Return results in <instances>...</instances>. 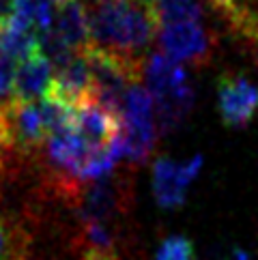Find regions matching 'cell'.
<instances>
[{
  "label": "cell",
  "mask_w": 258,
  "mask_h": 260,
  "mask_svg": "<svg viewBox=\"0 0 258 260\" xmlns=\"http://www.w3.org/2000/svg\"><path fill=\"white\" fill-rule=\"evenodd\" d=\"M30 239L22 226L0 215V260H26Z\"/></svg>",
  "instance_id": "cell-12"
},
{
  "label": "cell",
  "mask_w": 258,
  "mask_h": 260,
  "mask_svg": "<svg viewBox=\"0 0 258 260\" xmlns=\"http://www.w3.org/2000/svg\"><path fill=\"white\" fill-rule=\"evenodd\" d=\"M202 155H194L185 161L170 157H157L153 164V196L162 209H179L187 198V187L202 170Z\"/></svg>",
  "instance_id": "cell-4"
},
{
  "label": "cell",
  "mask_w": 258,
  "mask_h": 260,
  "mask_svg": "<svg viewBox=\"0 0 258 260\" xmlns=\"http://www.w3.org/2000/svg\"><path fill=\"white\" fill-rule=\"evenodd\" d=\"M142 78L146 82V88L151 90V95L155 99L170 95V92L189 84L185 67L164 52H151L149 56L144 58Z\"/></svg>",
  "instance_id": "cell-10"
},
{
  "label": "cell",
  "mask_w": 258,
  "mask_h": 260,
  "mask_svg": "<svg viewBox=\"0 0 258 260\" xmlns=\"http://www.w3.org/2000/svg\"><path fill=\"white\" fill-rule=\"evenodd\" d=\"M54 3H56V5H60V3H64V0H54Z\"/></svg>",
  "instance_id": "cell-19"
},
{
  "label": "cell",
  "mask_w": 258,
  "mask_h": 260,
  "mask_svg": "<svg viewBox=\"0 0 258 260\" xmlns=\"http://www.w3.org/2000/svg\"><path fill=\"white\" fill-rule=\"evenodd\" d=\"M243 41L247 43V50H250V54H252L254 62L258 64V30H254L252 35H247Z\"/></svg>",
  "instance_id": "cell-16"
},
{
  "label": "cell",
  "mask_w": 258,
  "mask_h": 260,
  "mask_svg": "<svg viewBox=\"0 0 258 260\" xmlns=\"http://www.w3.org/2000/svg\"><path fill=\"white\" fill-rule=\"evenodd\" d=\"M54 88V64L39 50L20 60L15 67V99L41 101Z\"/></svg>",
  "instance_id": "cell-8"
},
{
  "label": "cell",
  "mask_w": 258,
  "mask_h": 260,
  "mask_svg": "<svg viewBox=\"0 0 258 260\" xmlns=\"http://www.w3.org/2000/svg\"><path fill=\"white\" fill-rule=\"evenodd\" d=\"M76 129L90 146H108L121 132V118L97 99H86L76 106Z\"/></svg>",
  "instance_id": "cell-7"
},
{
  "label": "cell",
  "mask_w": 258,
  "mask_h": 260,
  "mask_svg": "<svg viewBox=\"0 0 258 260\" xmlns=\"http://www.w3.org/2000/svg\"><path fill=\"white\" fill-rule=\"evenodd\" d=\"M155 260H196L194 243L183 235H170L155 249Z\"/></svg>",
  "instance_id": "cell-14"
},
{
  "label": "cell",
  "mask_w": 258,
  "mask_h": 260,
  "mask_svg": "<svg viewBox=\"0 0 258 260\" xmlns=\"http://www.w3.org/2000/svg\"><path fill=\"white\" fill-rule=\"evenodd\" d=\"M194 108V86L185 84L183 88L155 99V120H157L159 134L174 132Z\"/></svg>",
  "instance_id": "cell-11"
},
{
  "label": "cell",
  "mask_w": 258,
  "mask_h": 260,
  "mask_svg": "<svg viewBox=\"0 0 258 260\" xmlns=\"http://www.w3.org/2000/svg\"><path fill=\"white\" fill-rule=\"evenodd\" d=\"M52 30L58 39L76 52L90 48V28H88V9L84 0H64L56 5Z\"/></svg>",
  "instance_id": "cell-9"
},
{
  "label": "cell",
  "mask_w": 258,
  "mask_h": 260,
  "mask_svg": "<svg viewBox=\"0 0 258 260\" xmlns=\"http://www.w3.org/2000/svg\"><path fill=\"white\" fill-rule=\"evenodd\" d=\"M54 95L69 101L71 106H80L93 97V73L86 50L76 52L73 56L54 69Z\"/></svg>",
  "instance_id": "cell-6"
},
{
  "label": "cell",
  "mask_w": 258,
  "mask_h": 260,
  "mask_svg": "<svg viewBox=\"0 0 258 260\" xmlns=\"http://www.w3.org/2000/svg\"><path fill=\"white\" fill-rule=\"evenodd\" d=\"M11 15H13V0H0V28L7 26Z\"/></svg>",
  "instance_id": "cell-15"
},
{
  "label": "cell",
  "mask_w": 258,
  "mask_h": 260,
  "mask_svg": "<svg viewBox=\"0 0 258 260\" xmlns=\"http://www.w3.org/2000/svg\"><path fill=\"white\" fill-rule=\"evenodd\" d=\"M217 110L228 127H245L258 112V86L243 73H226L217 82Z\"/></svg>",
  "instance_id": "cell-5"
},
{
  "label": "cell",
  "mask_w": 258,
  "mask_h": 260,
  "mask_svg": "<svg viewBox=\"0 0 258 260\" xmlns=\"http://www.w3.org/2000/svg\"><path fill=\"white\" fill-rule=\"evenodd\" d=\"M132 207V187L129 183L110 174L106 179L90 181L80 189L78 198L71 202L76 213V221L99 219V221H118Z\"/></svg>",
  "instance_id": "cell-2"
},
{
  "label": "cell",
  "mask_w": 258,
  "mask_h": 260,
  "mask_svg": "<svg viewBox=\"0 0 258 260\" xmlns=\"http://www.w3.org/2000/svg\"><path fill=\"white\" fill-rule=\"evenodd\" d=\"M159 24L170 22H200L202 5L200 0H153Z\"/></svg>",
  "instance_id": "cell-13"
},
{
  "label": "cell",
  "mask_w": 258,
  "mask_h": 260,
  "mask_svg": "<svg viewBox=\"0 0 258 260\" xmlns=\"http://www.w3.org/2000/svg\"><path fill=\"white\" fill-rule=\"evenodd\" d=\"M157 41L164 54L189 67H202L215 52V41L200 22L159 24Z\"/></svg>",
  "instance_id": "cell-3"
},
{
  "label": "cell",
  "mask_w": 258,
  "mask_h": 260,
  "mask_svg": "<svg viewBox=\"0 0 258 260\" xmlns=\"http://www.w3.org/2000/svg\"><path fill=\"white\" fill-rule=\"evenodd\" d=\"M230 260H250V256H247L243 249H235L233 256H230Z\"/></svg>",
  "instance_id": "cell-17"
},
{
  "label": "cell",
  "mask_w": 258,
  "mask_h": 260,
  "mask_svg": "<svg viewBox=\"0 0 258 260\" xmlns=\"http://www.w3.org/2000/svg\"><path fill=\"white\" fill-rule=\"evenodd\" d=\"M151 5H153V0H151Z\"/></svg>",
  "instance_id": "cell-20"
},
{
  "label": "cell",
  "mask_w": 258,
  "mask_h": 260,
  "mask_svg": "<svg viewBox=\"0 0 258 260\" xmlns=\"http://www.w3.org/2000/svg\"><path fill=\"white\" fill-rule=\"evenodd\" d=\"M252 3H254V7H256V9H258V0H252Z\"/></svg>",
  "instance_id": "cell-18"
},
{
  "label": "cell",
  "mask_w": 258,
  "mask_h": 260,
  "mask_svg": "<svg viewBox=\"0 0 258 260\" xmlns=\"http://www.w3.org/2000/svg\"><path fill=\"white\" fill-rule=\"evenodd\" d=\"M88 9L90 45L144 62L159 32L151 0H84Z\"/></svg>",
  "instance_id": "cell-1"
}]
</instances>
